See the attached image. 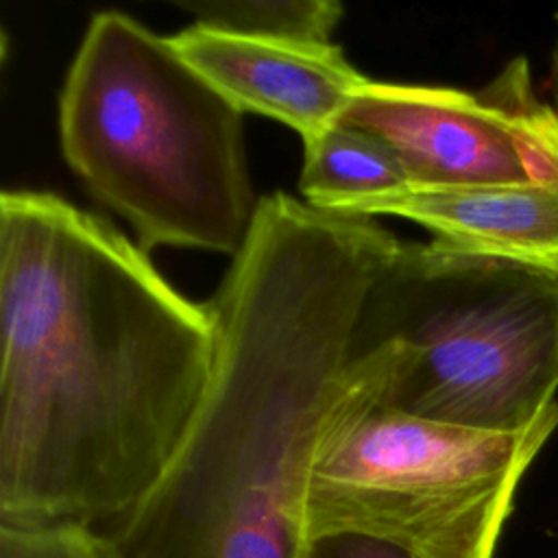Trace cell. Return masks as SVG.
<instances>
[{"label":"cell","mask_w":558,"mask_h":558,"mask_svg":"<svg viewBox=\"0 0 558 558\" xmlns=\"http://www.w3.org/2000/svg\"><path fill=\"white\" fill-rule=\"evenodd\" d=\"M0 523L105 530L159 480L207 392L216 325L111 222L0 194Z\"/></svg>","instance_id":"cell-1"},{"label":"cell","mask_w":558,"mask_h":558,"mask_svg":"<svg viewBox=\"0 0 558 558\" xmlns=\"http://www.w3.org/2000/svg\"><path fill=\"white\" fill-rule=\"evenodd\" d=\"M392 255L371 220L266 196L207 303L203 403L153 488L100 530L118 558H303L320 429Z\"/></svg>","instance_id":"cell-2"},{"label":"cell","mask_w":558,"mask_h":558,"mask_svg":"<svg viewBox=\"0 0 558 558\" xmlns=\"http://www.w3.org/2000/svg\"><path fill=\"white\" fill-rule=\"evenodd\" d=\"M242 111L135 17H92L59 94V137L135 244L235 257L257 214Z\"/></svg>","instance_id":"cell-3"},{"label":"cell","mask_w":558,"mask_h":558,"mask_svg":"<svg viewBox=\"0 0 558 558\" xmlns=\"http://www.w3.org/2000/svg\"><path fill=\"white\" fill-rule=\"evenodd\" d=\"M353 349L381 357L386 399L414 416L517 434L558 401V275L432 240L399 242Z\"/></svg>","instance_id":"cell-4"},{"label":"cell","mask_w":558,"mask_h":558,"mask_svg":"<svg viewBox=\"0 0 558 558\" xmlns=\"http://www.w3.org/2000/svg\"><path fill=\"white\" fill-rule=\"evenodd\" d=\"M556 427L558 401L517 434L408 414L384 395L379 353L353 349L320 429L305 538H366L414 558H493L521 477Z\"/></svg>","instance_id":"cell-5"},{"label":"cell","mask_w":558,"mask_h":558,"mask_svg":"<svg viewBox=\"0 0 558 558\" xmlns=\"http://www.w3.org/2000/svg\"><path fill=\"white\" fill-rule=\"evenodd\" d=\"M338 122L384 142L412 187H558V109L525 57L477 92L368 78Z\"/></svg>","instance_id":"cell-6"},{"label":"cell","mask_w":558,"mask_h":558,"mask_svg":"<svg viewBox=\"0 0 558 558\" xmlns=\"http://www.w3.org/2000/svg\"><path fill=\"white\" fill-rule=\"evenodd\" d=\"M170 41L242 113L268 116L303 142L336 124L368 81L333 41L251 37L198 22Z\"/></svg>","instance_id":"cell-7"},{"label":"cell","mask_w":558,"mask_h":558,"mask_svg":"<svg viewBox=\"0 0 558 558\" xmlns=\"http://www.w3.org/2000/svg\"><path fill=\"white\" fill-rule=\"evenodd\" d=\"M338 214L408 218L453 248L558 275V187L425 190L405 185Z\"/></svg>","instance_id":"cell-8"},{"label":"cell","mask_w":558,"mask_h":558,"mask_svg":"<svg viewBox=\"0 0 558 558\" xmlns=\"http://www.w3.org/2000/svg\"><path fill=\"white\" fill-rule=\"evenodd\" d=\"M303 144L299 190L312 207L342 211L410 185L395 153L377 137L349 124L336 122Z\"/></svg>","instance_id":"cell-9"},{"label":"cell","mask_w":558,"mask_h":558,"mask_svg":"<svg viewBox=\"0 0 558 558\" xmlns=\"http://www.w3.org/2000/svg\"><path fill=\"white\" fill-rule=\"evenodd\" d=\"M198 24L266 39L331 44L344 9L336 0H205L185 2Z\"/></svg>","instance_id":"cell-10"},{"label":"cell","mask_w":558,"mask_h":558,"mask_svg":"<svg viewBox=\"0 0 558 558\" xmlns=\"http://www.w3.org/2000/svg\"><path fill=\"white\" fill-rule=\"evenodd\" d=\"M0 558H118V554L109 538L94 527L0 523Z\"/></svg>","instance_id":"cell-11"},{"label":"cell","mask_w":558,"mask_h":558,"mask_svg":"<svg viewBox=\"0 0 558 558\" xmlns=\"http://www.w3.org/2000/svg\"><path fill=\"white\" fill-rule=\"evenodd\" d=\"M303 558H414L401 549L353 536H325L305 543Z\"/></svg>","instance_id":"cell-12"},{"label":"cell","mask_w":558,"mask_h":558,"mask_svg":"<svg viewBox=\"0 0 558 558\" xmlns=\"http://www.w3.org/2000/svg\"><path fill=\"white\" fill-rule=\"evenodd\" d=\"M554 20H556V39H554V46H551L549 63H551V85H554V94L558 98V9L554 13Z\"/></svg>","instance_id":"cell-13"}]
</instances>
